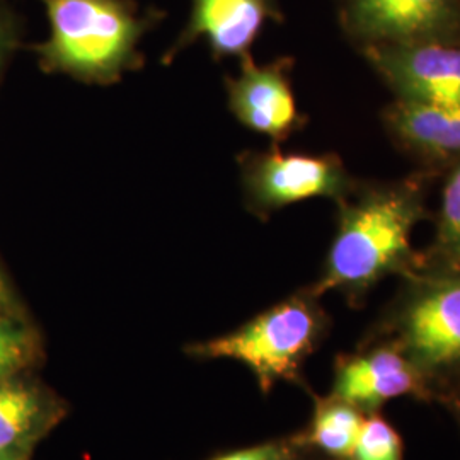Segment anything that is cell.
<instances>
[{
    "label": "cell",
    "mask_w": 460,
    "mask_h": 460,
    "mask_svg": "<svg viewBox=\"0 0 460 460\" xmlns=\"http://www.w3.org/2000/svg\"><path fill=\"white\" fill-rule=\"evenodd\" d=\"M421 215L420 201L406 190H387L346 205L314 296L338 290L363 296L380 279L411 266V232Z\"/></svg>",
    "instance_id": "6da1fadb"
},
{
    "label": "cell",
    "mask_w": 460,
    "mask_h": 460,
    "mask_svg": "<svg viewBox=\"0 0 460 460\" xmlns=\"http://www.w3.org/2000/svg\"><path fill=\"white\" fill-rule=\"evenodd\" d=\"M49 38L38 47L49 70L108 84L137 62L146 19L127 0H43Z\"/></svg>",
    "instance_id": "7a4b0ae2"
},
{
    "label": "cell",
    "mask_w": 460,
    "mask_h": 460,
    "mask_svg": "<svg viewBox=\"0 0 460 460\" xmlns=\"http://www.w3.org/2000/svg\"><path fill=\"white\" fill-rule=\"evenodd\" d=\"M315 298L313 294L290 296L243 328L190 351L246 365L266 394L279 380H298L302 365L321 341L326 319Z\"/></svg>",
    "instance_id": "3957f363"
},
{
    "label": "cell",
    "mask_w": 460,
    "mask_h": 460,
    "mask_svg": "<svg viewBox=\"0 0 460 460\" xmlns=\"http://www.w3.org/2000/svg\"><path fill=\"white\" fill-rule=\"evenodd\" d=\"M393 328L391 343L410 358L431 389L433 384L459 377V270L418 281L397 311Z\"/></svg>",
    "instance_id": "277c9868"
},
{
    "label": "cell",
    "mask_w": 460,
    "mask_h": 460,
    "mask_svg": "<svg viewBox=\"0 0 460 460\" xmlns=\"http://www.w3.org/2000/svg\"><path fill=\"white\" fill-rule=\"evenodd\" d=\"M244 184L252 207L271 212L313 198L343 197L348 176L334 155L268 152L249 159Z\"/></svg>",
    "instance_id": "5b68a950"
},
{
    "label": "cell",
    "mask_w": 460,
    "mask_h": 460,
    "mask_svg": "<svg viewBox=\"0 0 460 460\" xmlns=\"http://www.w3.org/2000/svg\"><path fill=\"white\" fill-rule=\"evenodd\" d=\"M368 55L401 101L428 106L459 104V47L444 40L382 43Z\"/></svg>",
    "instance_id": "8992f818"
},
{
    "label": "cell",
    "mask_w": 460,
    "mask_h": 460,
    "mask_svg": "<svg viewBox=\"0 0 460 460\" xmlns=\"http://www.w3.org/2000/svg\"><path fill=\"white\" fill-rule=\"evenodd\" d=\"M433 393L421 372L389 341L367 351L340 357L331 395L370 414L378 412L385 402L397 397L429 399Z\"/></svg>",
    "instance_id": "52a82bcc"
},
{
    "label": "cell",
    "mask_w": 460,
    "mask_h": 460,
    "mask_svg": "<svg viewBox=\"0 0 460 460\" xmlns=\"http://www.w3.org/2000/svg\"><path fill=\"white\" fill-rule=\"evenodd\" d=\"M457 0H349V22L380 43L444 40L459 24Z\"/></svg>",
    "instance_id": "ba28073f"
},
{
    "label": "cell",
    "mask_w": 460,
    "mask_h": 460,
    "mask_svg": "<svg viewBox=\"0 0 460 460\" xmlns=\"http://www.w3.org/2000/svg\"><path fill=\"white\" fill-rule=\"evenodd\" d=\"M227 93L230 111L249 130L281 140L296 128V98L281 62L256 66L244 57L239 77L227 81Z\"/></svg>",
    "instance_id": "9c48e42d"
},
{
    "label": "cell",
    "mask_w": 460,
    "mask_h": 460,
    "mask_svg": "<svg viewBox=\"0 0 460 460\" xmlns=\"http://www.w3.org/2000/svg\"><path fill=\"white\" fill-rule=\"evenodd\" d=\"M271 16L270 0H191V17L169 57L205 38L218 57L246 55Z\"/></svg>",
    "instance_id": "30bf717a"
},
{
    "label": "cell",
    "mask_w": 460,
    "mask_h": 460,
    "mask_svg": "<svg viewBox=\"0 0 460 460\" xmlns=\"http://www.w3.org/2000/svg\"><path fill=\"white\" fill-rule=\"evenodd\" d=\"M62 418L60 404L34 384L0 380V450L33 452V447Z\"/></svg>",
    "instance_id": "8fae6325"
},
{
    "label": "cell",
    "mask_w": 460,
    "mask_h": 460,
    "mask_svg": "<svg viewBox=\"0 0 460 460\" xmlns=\"http://www.w3.org/2000/svg\"><path fill=\"white\" fill-rule=\"evenodd\" d=\"M391 127L412 147L435 155L460 154V102L428 106L401 101L389 111Z\"/></svg>",
    "instance_id": "7c38bea8"
},
{
    "label": "cell",
    "mask_w": 460,
    "mask_h": 460,
    "mask_svg": "<svg viewBox=\"0 0 460 460\" xmlns=\"http://www.w3.org/2000/svg\"><path fill=\"white\" fill-rule=\"evenodd\" d=\"M365 412L329 395L317 399L307 431L296 435L298 448H311L326 460H348L357 444Z\"/></svg>",
    "instance_id": "4fadbf2b"
},
{
    "label": "cell",
    "mask_w": 460,
    "mask_h": 460,
    "mask_svg": "<svg viewBox=\"0 0 460 460\" xmlns=\"http://www.w3.org/2000/svg\"><path fill=\"white\" fill-rule=\"evenodd\" d=\"M348 460H404L402 438L380 412H370Z\"/></svg>",
    "instance_id": "5bb4252c"
},
{
    "label": "cell",
    "mask_w": 460,
    "mask_h": 460,
    "mask_svg": "<svg viewBox=\"0 0 460 460\" xmlns=\"http://www.w3.org/2000/svg\"><path fill=\"white\" fill-rule=\"evenodd\" d=\"M437 251L448 270H460V164L445 184Z\"/></svg>",
    "instance_id": "9a60e30c"
},
{
    "label": "cell",
    "mask_w": 460,
    "mask_h": 460,
    "mask_svg": "<svg viewBox=\"0 0 460 460\" xmlns=\"http://www.w3.org/2000/svg\"><path fill=\"white\" fill-rule=\"evenodd\" d=\"M33 336L0 307V380L16 377L33 362Z\"/></svg>",
    "instance_id": "2e32d148"
},
{
    "label": "cell",
    "mask_w": 460,
    "mask_h": 460,
    "mask_svg": "<svg viewBox=\"0 0 460 460\" xmlns=\"http://www.w3.org/2000/svg\"><path fill=\"white\" fill-rule=\"evenodd\" d=\"M298 450L300 448L296 445V438H290V440L254 445V447L235 450L212 460H296Z\"/></svg>",
    "instance_id": "e0dca14e"
},
{
    "label": "cell",
    "mask_w": 460,
    "mask_h": 460,
    "mask_svg": "<svg viewBox=\"0 0 460 460\" xmlns=\"http://www.w3.org/2000/svg\"><path fill=\"white\" fill-rule=\"evenodd\" d=\"M30 452H17V450H0V460H30Z\"/></svg>",
    "instance_id": "ac0fdd59"
},
{
    "label": "cell",
    "mask_w": 460,
    "mask_h": 460,
    "mask_svg": "<svg viewBox=\"0 0 460 460\" xmlns=\"http://www.w3.org/2000/svg\"><path fill=\"white\" fill-rule=\"evenodd\" d=\"M5 41H7V33H5V28L2 24V21H0V53H2V49L5 47Z\"/></svg>",
    "instance_id": "d6986e66"
},
{
    "label": "cell",
    "mask_w": 460,
    "mask_h": 460,
    "mask_svg": "<svg viewBox=\"0 0 460 460\" xmlns=\"http://www.w3.org/2000/svg\"><path fill=\"white\" fill-rule=\"evenodd\" d=\"M7 304V292H5V287H4V281L0 279V307Z\"/></svg>",
    "instance_id": "ffe728a7"
},
{
    "label": "cell",
    "mask_w": 460,
    "mask_h": 460,
    "mask_svg": "<svg viewBox=\"0 0 460 460\" xmlns=\"http://www.w3.org/2000/svg\"><path fill=\"white\" fill-rule=\"evenodd\" d=\"M456 406H457V418H459L460 423V401H457V402H456Z\"/></svg>",
    "instance_id": "44dd1931"
}]
</instances>
